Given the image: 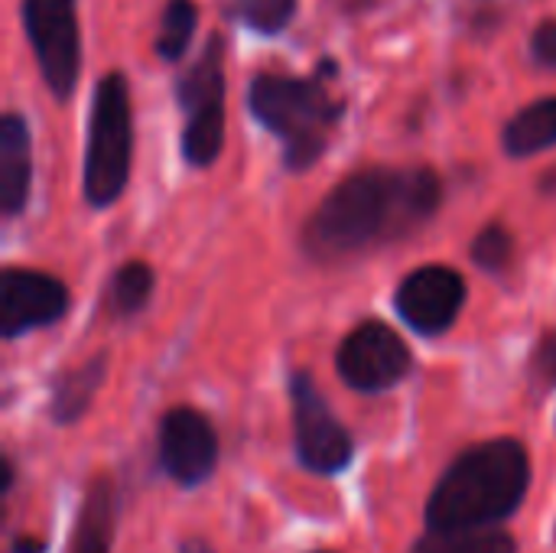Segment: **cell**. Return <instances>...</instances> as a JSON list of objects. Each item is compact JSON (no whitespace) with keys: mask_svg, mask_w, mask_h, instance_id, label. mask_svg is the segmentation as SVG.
I'll return each mask as SVG.
<instances>
[{"mask_svg":"<svg viewBox=\"0 0 556 553\" xmlns=\"http://www.w3.org/2000/svg\"><path fill=\"white\" fill-rule=\"evenodd\" d=\"M443 186L433 169H362L342 179L316 209L306 248L316 257H342L375 241L420 228L440 205Z\"/></svg>","mask_w":556,"mask_h":553,"instance_id":"cell-1","label":"cell"},{"mask_svg":"<svg viewBox=\"0 0 556 553\" xmlns=\"http://www.w3.org/2000/svg\"><path fill=\"white\" fill-rule=\"evenodd\" d=\"M531 486V460L518 440L479 443L453 460L427 502L430 531H482L508 521Z\"/></svg>","mask_w":556,"mask_h":553,"instance_id":"cell-2","label":"cell"},{"mask_svg":"<svg viewBox=\"0 0 556 553\" xmlns=\"http://www.w3.org/2000/svg\"><path fill=\"white\" fill-rule=\"evenodd\" d=\"M251 108L261 124L287 140L290 169H306L323 156L329 130L342 114L319 78L293 75H257L251 85Z\"/></svg>","mask_w":556,"mask_h":553,"instance_id":"cell-3","label":"cell"},{"mask_svg":"<svg viewBox=\"0 0 556 553\" xmlns=\"http://www.w3.org/2000/svg\"><path fill=\"white\" fill-rule=\"evenodd\" d=\"M134 153V117L124 78L104 75L94 88L88 153H85V196L91 205H111L130 176Z\"/></svg>","mask_w":556,"mask_h":553,"instance_id":"cell-4","label":"cell"},{"mask_svg":"<svg viewBox=\"0 0 556 553\" xmlns=\"http://www.w3.org/2000/svg\"><path fill=\"white\" fill-rule=\"evenodd\" d=\"M222 39H212L202 59L186 72L179 85V104L186 108L182 153L192 166H208L222 153L225 140V72Z\"/></svg>","mask_w":556,"mask_h":553,"instance_id":"cell-5","label":"cell"},{"mask_svg":"<svg viewBox=\"0 0 556 553\" xmlns=\"http://www.w3.org/2000/svg\"><path fill=\"white\" fill-rule=\"evenodd\" d=\"M23 23L49 91L68 98L81 72L75 0H23Z\"/></svg>","mask_w":556,"mask_h":553,"instance_id":"cell-6","label":"cell"},{"mask_svg":"<svg viewBox=\"0 0 556 553\" xmlns=\"http://www.w3.org/2000/svg\"><path fill=\"white\" fill-rule=\"evenodd\" d=\"M293 401V430H296V456L316 476H336L352 463L355 443L339 417L329 411L326 398L313 385L306 372L290 378Z\"/></svg>","mask_w":556,"mask_h":553,"instance_id":"cell-7","label":"cell"},{"mask_svg":"<svg viewBox=\"0 0 556 553\" xmlns=\"http://www.w3.org/2000/svg\"><path fill=\"white\" fill-rule=\"evenodd\" d=\"M339 375L349 388L378 394L404 381L410 372V349L384 323H362L339 349Z\"/></svg>","mask_w":556,"mask_h":553,"instance_id":"cell-8","label":"cell"},{"mask_svg":"<svg viewBox=\"0 0 556 553\" xmlns=\"http://www.w3.org/2000/svg\"><path fill=\"white\" fill-rule=\"evenodd\" d=\"M160 466L182 489L202 486L218 466L215 427L192 407H173L160 420Z\"/></svg>","mask_w":556,"mask_h":553,"instance_id":"cell-9","label":"cell"},{"mask_svg":"<svg viewBox=\"0 0 556 553\" xmlns=\"http://www.w3.org/2000/svg\"><path fill=\"white\" fill-rule=\"evenodd\" d=\"M65 306H68V293H65L62 280H55L49 274H36V271H20V267L3 271V277H0V332H3V339H16L29 329L62 319Z\"/></svg>","mask_w":556,"mask_h":553,"instance_id":"cell-10","label":"cell"},{"mask_svg":"<svg viewBox=\"0 0 556 553\" xmlns=\"http://www.w3.org/2000/svg\"><path fill=\"white\" fill-rule=\"evenodd\" d=\"M466 303V284L456 271L430 264L410 274L397 290V313L424 336L446 332Z\"/></svg>","mask_w":556,"mask_h":553,"instance_id":"cell-11","label":"cell"},{"mask_svg":"<svg viewBox=\"0 0 556 553\" xmlns=\"http://www.w3.org/2000/svg\"><path fill=\"white\" fill-rule=\"evenodd\" d=\"M33 179V143L29 127L20 114H3L0 121V209L16 215L29 199Z\"/></svg>","mask_w":556,"mask_h":553,"instance_id":"cell-12","label":"cell"},{"mask_svg":"<svg viewBox=\"0 0 556 553\" xmlns=\"http://www.w3.org/2000/svg\"><path fill=\"white\" fill-rule=\"evenodd\" d=\"M114 528H117L114 482H111V476H94L81 499L78 518H75L72 553H111Z\"/></svg>","mask_w":556,"mask_h":553,"instance_id":"cell-13","label":"cell"},{"mask_svg":"<svg viewBox=\"0 0 556 553\" xmlns=\"http://www.w3.org/2000/svg\"><path fill=\"white\" fill-rule=\"evenodd\" d=\"M104 372H108V359L94 355L81 368L62 375L55 385V394H52V407H49L52 420L55 424H75L88 411V404L94 401V394L104 381Z\"/></svg>","mask_w":556,"mask_h":553,"instance_id":"cell-14","label":"cell"},{"mask_svg":"<svg viewBox=\"0 0 556 553\" xmlns=\"http://www.w3.org/2000/svg\"><path fill=\"white\" fill-rule=\"evenodd\" d=\"M556 143V98L528 104L505 130V150L511 156H531Z\"/></svg>","mask_w":556,"mask_h":553,"instance_id":"cell-15","label":"cell"},{"mask_svg":"<svg viewBox=\"0 0 556 553\" xmlns=\"http://www.w3.org/2000/svg\"><path fill=\"white\" fill-rule=\"evenodd\" d=\"M410 553H518L505 531H430Z\"/></svg>","mask_w":556,"mask_h":553,"instance_id":"cell-16","label":"cell"},{"mask_svg":"<svg viewBox=\"0 0 556 553\" xmlns=\"http://www.w3.org/2000/svg\"><path fill=\"white\" fill-rule=\"evenodd\" d=\"M195 23H199V13H195L192 0H169L163 10V20H160V33H156V52L166 62L182 59V52L189 49V39L195 33Z\"/></svg>","mask_w":556,"mask_h":553,"instance_id":"cell-17","label":"cell"},{"mask_svg":"<svg viewBox=\"0 0 556 553\" xmlns=\"http://www.w3.org/2000/svg\"><path fill=\"white\" fill-rule=\"evenodd\" d=\"M150 290H153V271L147 264H140V261L124 264L111 280V306H114V313L134 316L137 310L147 306Z\"/></svg>","mask_w":556,"mask_h":553,"instance_id":"cell-18","label":"cell"},{"mask_svg":"<svg viewBox=\"0 0 556 553\" xmlns=\"http://www.w3.org/2000/svg\"><path fill=\"white\" fill-rule=\"evenodd\" d=\"M235 7L238 16L257 33H280L296 13V0H235Z\"/></svg>","mask_w":556,"mask_h":553,"instance_id":"cell-19","label":"cell"},{"mask_svg":"<svg viewBox=\"0 0 556 553\" xmlns=\"http://www.w3.org/2000/svg\"><path fill=\"white\" fill-rule=\"evenodd\" d=\"M472 257L482 271H502L511 261V235L502 225H489L476 244H472Z\"/></svg>","mask_w":556,"mask_h":553,"instance_id":"cell-20","label":"cell"},{"mask_svg":"<svg viewBox=\"0 0 556 553\" xmlns=\"http://www.w3.org/2000/svg\"><path fill=\"white\" fill-rule=\"evenodd\" d=\"M531 375L541 388H556V336H544L534 362H531Z\"/></svg>","mask_w":556,"mask_h":553,"instance_id":"cell-21","label":"cell"},{"mask_svg":"<svg viewBox=\"0 0 556 553\" xmlns=\"http://www.w3.org/2000/svg\"><path fill=\"white\" fill-rule=\"evenodd\" d=\"M531 49H534V59L541 65L556 68V20H547V23L538 26L534 39H531Z\"/></svg>","mask_w":556,"mask_h":553,"instance_id":"cell-22","label":"cell"},{"mask_svg":"<svg viewBox=\"0 0 556 553\" xmlns=\"http://www.w3.org/2000/svg\"><path fill=\"white\" fill-rule=\"evenodd\" d=\"M10 553H46V541H39V538H13V544H10Z\"/></svg>","mask_w":556,"mask_h":553,"instance_id":"cell-23","label":"cell"},{"mask_svg":"<svg viewBox=\"0 0 556 553\" xmlns=\"http://www.w3.org/2000/svg\"><path fill=\"white\" fill-rule=\"evenodd\" d=\"M179 553H215V551H212V544H208V541H202V538H189V541H182V544H179Z\"/></svg>","mask_w":556,"mask_h":553,"instance_id":"cell-24","label":"cell"},{"mask_svg":"<svg viewBox=\"0 0 556 553\" xmlns=\"http://www.w3.org/2000/svg\"><path fill=\"white\" fill-rule=\"evenodd\" d=\"M0 486H3V495L13 489V460H7V456H3V482Z\"/></svg>","mask_w":556,"mask_h":553,"instance_id":"cell-25","label":"cell"}]
</instances>
